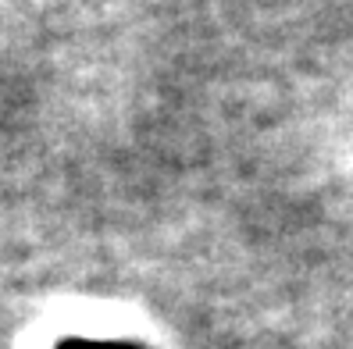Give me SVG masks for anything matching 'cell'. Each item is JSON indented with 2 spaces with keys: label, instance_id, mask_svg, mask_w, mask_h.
I'll list each match as a JSON object with an SVG mask.
<instances>
[{
  "label": "cell",
  "instance_id": "obj_1",
  "mask_svg": "<svg viewBox=\"0 0 353 349\" xmlns=\"http://www.w3.org/2000/svg\"><path fill=\"white\" fill-rule=\"evenodd\" d=\"M86 349H132V346H86Z\"/></svg>",
  "mask_w": 353,
  "mask_h": 349
}]
</instances>
